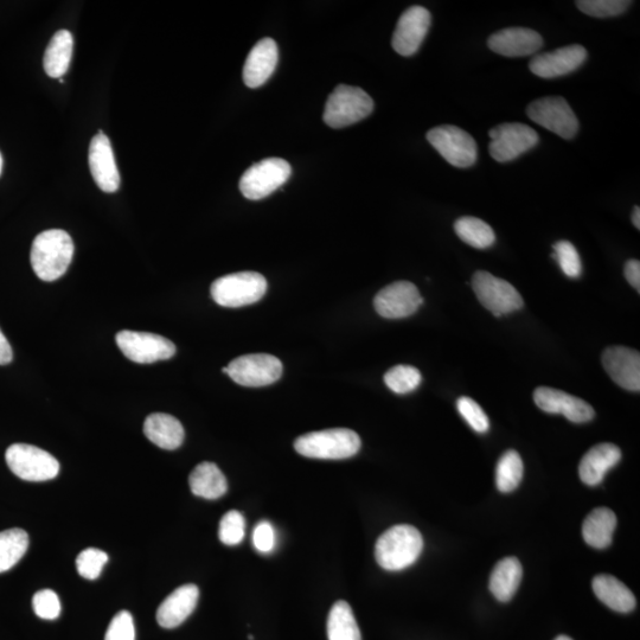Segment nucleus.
<instances>
[{"label":"nucleus","instance_id":"obj_4","mask_svg":"<svg viewBox=\"0 0 640 640\" xmlns=\"http://www.w3.org/2000/svg\"><path fill=\"white\" fill-rule=\"evenodd\" d=\"M266 291V278L256 272L224 275L214 281L210 290L216 304L232 309L258 303Z\"/></svg>","mask_w":640,"mask_h":640},{"label":"nucleus","instance_id":"obj_3","mask_svg":"<svg viewBox=\"0 0 640 640\" xmlns=\"http://www.w3.org/2000/svg\"><path fill=\"white\" fill-rule=\"evenodd\" d=\"M361 444L356 432L348 428H331L302 435L294 441V448L306 458L342 460L356 456Z\"/></svg>","mask_w":640,"mask_h":640},{"label":"nucleus","instance_id":"obj_33","mask_svg":"<svg viewBox=\"0 0 640 640\" xmlns=\"http://www.w3.org/2000/svg\"><path fill=\"white\" fill-rule=\"evenodd\" d=\"M523 460L515 450H509L503 454L496 467L497 489L504 494L518 488L523 478Z\"/></svg>","mask_w":640,"mask_h":640},{"label":"nucleus","instance_id":"obj_34","mask_svg":"<svg viewBox=\"0 0 640 640\" xmlns=\"http://www.w3.org/2000/svg\"><path fill=\"white\" fill-rule=\"evenodd\" d=\"M422 381L421 373L412 366H395L384 375V383L396 394L414 392Z\"/></svg>","mask_w":640,"mask_h":640},{"label":"nucleus","instance_id":"obj_15","mask_svg":"<svg viewBox=\"0 0 640 640\" xmlns=\"http://www.w3.org/2000/svg\"><path fill=\"white\" fill-rule=\"evenodd\" d=\"M432 23L431 12L415 5L403 12L393 35V48L401 56L418 53Z\"/></svg>","mask_w":640,"mask_h":640},{"label":"nucleus","instance_id":"obj_24","mask_svg":"<svg viewBox=\"0 0 640 640\" xmlns=\"http://www.w3.org/2000/svg\"><path fill=\"white\" fill-rule=\"evenodd\" d=\"M146 438L163 450L174 451L184 441V428L175 416L155 413L147 416L144 424Z\"/></svg>","mask_w":640,"mask_h":640},{"label":"nucleus","instance_id":"obj_43","mask_svg":"<svg viewBox=\"0 0 640 640\" xmlns=\"http://www.w3.org/2000/svg\"><path fill=\"white\" fill-rule=\"evenodd\" d=\"M624 275L629 284L636 288L637 292H640V262L635 259H631L626 262L624 267Z\"/></svg>","mask_w":640,"mask_h":640},{"label":"nucleus","instance_id":"obj_45","mask_svg":"<svg viewBox=\"0 0 640 640\" xmlns=\"http://www.w3.org/2000/svg\"><path fill=\"white\" fill-rule=\"evenodd\" d=\"M632 223H633V226H635L638 230L640 229V208L639 207L633 208Z\"/></svg>","mask_w":640,"mask_h":640},{"label":"nucleus","instance_id":"obj_28","mask_svg":"<svg viewBox=\"0 0 640 640\" xmlns=\"http://www.w3.org/2000/svg\"><path fill=\"white\" fill-rule=\"evenodd\" d=\"M74 38L68 30L57 31L44 54V70L50 78L61 79L66 75L73 59Z\"/></svg>","mask_w":640,"mask_h":640},{"label":"nucleus","instance_id":"obj_16","mask_svg":"<svg viewBox=\"0 0 640 640\" xmlns=\"http://www.w3.org/2000/svg\"><path fill=\"white\" fill-rule=\"evenodd\" d=\"M586 60L587 50L580 44H572L535 55L529 63V69L541 79H556L575 72Z\"/></svg>","mask_w":640,"mask_h":640},{"label":"nucleus","instance_id":"obj_42","mask_svg":"<svg viewBox=\"0 0 640 640\" xmlns=\"http://www.w3.org/2000/svg\"><path fill=\"white\" fill-rule=\"evenodd\" d=\"M277 544V535L270 522L262 521L258 523L253 531V546L259 553H271Z\"/></svg>","mask_w":640,"mask_h":640},{"label":"nucleus","instance_id":"obj_27","mask_svg":"<svg viewBox=\"0 0 640 640\" xmlns=\"http://www.w3.org/2000/svg\"><path fill=\"white\" fill-rule=\"evenodd\" d=\"M617 523V516L611 509H594L582 524V536L588 546L605 549L611 546Z\"/></svg>","mask_w":640,"mask_h":640},{"label":"nucleus","instance_id":"obj_29","mask_svg":"<svg viewBox=\"0 0 640 640\" xmlns=\"http://www.w3.org/2000/svg\"><path fill=\"white\" fill-rule=\"evenodd\" d=\"M523 576L521 562L516 558H505L499 561L491 573L490 591L494 597L507 603L514 598L518 587H520Z\"/></svg>","mask_w":640,"mask_h":640},{"label":"nucleus","instance_id":"obj_1","mask_svg":"<svg viewBox=\"0 0 640 640\" xmlns=\"http://www.w3.org/2000/svg\"><path fill=\"white\" fill-rule=\"evenodd\" d=\"M74 242L61 229L46 230L36 236L31 247V266L43 281H55L66 274L72 264Z\"/></svg>","mask_w":640,"mask_h":640},{"label":"nucleus","instance_id":"obj_12","mask_svg":"<svg viewBox=\"0 0 640 640\" xmlns=\"http://www.w3.org/2000/svg\"><path fill=\"white\" fill-rule=\"evenodd\" d=\"M115 341L128 360L140 364L170 360L176 354L174 343L150 332L120 331Z\"/></svg>","mask_w":640,"mask_h":640},{"label":"nucleus","instance_id":"obj_2","mask_svg":"<svg viewBox=\"0 0 640 640\" xmlns=\"http://www.w3.org/2000/svg\"><path fill=\"white\" fill-rule=\"evenodd\" d=\"M422 549L424 539L420 531L408 524H400L384 531L377 540L375 558L386 571H402L419 559Z\"/></svg>","mask_w":640,"mask_h":640},{"label":"nucleus","instance_id":"obj_44","mask_svg":"<svg viewBox=\"0 0 640 640\" xmlns=\"http://www.w3.org/2000/svg\"><path fill=\"white\" fill-rule=\"evenodd\" d=\"M12 358H14V352H12L8 339L0 330V366H6V364L11 363Z\"/></svg>","mask_w":640,"mask_h":640},{"label":"nucleus","instance_id":"obj_5","mask_svg":"<svg viewBox=\"0 0 640 640\" xmlns=\"http://www.w3.org/2000/svg\"><path fill=\"white\" fill-rule=\"evenodd\" d=\"M373 111L374 101L362 88L341 85L329 96L323 118L326 125L343 128L366 119Z\"/></svg>","mask_w":640,"mask_h":640},{"label":"nucleus","instance_id":"obj_7","mask_svg":"<svg viewBox=\"0 0 640 640\" xmlns=\"http://www.w3.org/2000/svg\"><path fill=\"white\" fill-rule=\"evenodd\" d=\"M427 140L447 163L456 168H470L477 162V143L463 128L444 125L427 133Z\"/></svg>","mask_w":640,"mask_h":640},{"label":"nucleus","instance_id":"obj_17","mask_svg":"<svg viewBox=\"0 0 640 640\" xmlns=\"http://www.w3.org/2000/svg\"><path fill=\"white\" fill-rule=\"evenodd\" d=\"M534 401L543 412L565 415L574 424H585V422L593 420L595 416L590 403L559 389L537 388L534 392Z\"/></svg>","mask_w":640,"mask_h":640},{"label":"nucleus","instance_id":"obj_14","mask_svg":"<svg viewBox=\"0 0 640 640\" xmlns=\"http://www.w3.org/2000/svg\"><path fill=\"white\" fill-rule=\"evenodd\" d=\"M424 303V298L414 284L409 281H395L376 294L374 307L377 313L387 319H402L414 315Z\"/></svg>","mask_w":640,"mask_h":640},{"label":"nucleus","instance_id":"obj_21","mask_svg":"<svg viewBox=\"0 0 640 640\" xmlns=\"http://www.w3.org/2000/svg\"><path fill=\"white\" fill-rule=\"evenodd\" d=\"M279 60L277 43L272 38H264L255 44L243 67V81L249 88L264 85L274 73Z\"/></svg>","mask_w":640,"mask_h":640},{"label":"nucleus","instance_id":"obj_36","mask_svg":"<svg viewBox=\"0 0 640 640\" xmlns=\"http://www.w3.org/2000/svg\"><path fill=\"white\" fill-rule=\"evenodd\" d=\"M575 4L588 16L608 18L622 15L632 3L626 0H580Z\"/></svg>","mask_w":640,"mask_h":640},{"label":"nucleus","instance_id":"obj_30","mask_svg":"<svg viewBox=\"0 0 640 640\" xmlns=\"http://www.w3.org/2000/svg\"><path fill=\"white\" fill-rule=\"evenodd\" d=\"M329 640H362L354 612L347 601L339 600L332 606L328 618Z\"/></svg>","mask_w":640,"mask_h":640},{"label":"nucleus","instance_id":"obj_10","mask_svg":"<svg viewBox=\"0 0 640 640\" xmlns=\"http://www.w3.org/2000/svg\"><path fill=\"white\" fill-rule=\"evenodd\" d=\"M222 371L240 386L266 387L283 375V363L272 355L252 354L235 358Z\"/></svg>","mask_w":640,"mask_h":640},{"label":"nucleus","instance_id":"obj_19","mask_svg":"<svg viewBox=\"0 0 640 640\" xmlns=\"http://www.w3.org/2000/svg\"><path fill=\"white\" fill-rule=\"evenodd\" d=\"M604 369L611 379L630 392L640 390V354L626 347H610L603 352Z\"/></svg>","mask_w":640,"mask_h":640},{"label":"nucleus","instance_id":"obj_38","mask_svg":"<svg viewBox=\"0 0 640 640\" xmlns=\"http://www.w3.org/2000/svg\"><path fill=\"white\" fill-rule=\"evenodd\" d=\"M553 248V258L558 260L562 272L569 278H579L582 272L581 259L573 243L559 241L555 243Z\"/></svg>","mask_w":640,"mask_h":640},{"label":"nucleus","instance_id":"obj_11","mask_svg":"<svg viewBox=\"0 0 640 640\" xmlns=\"http://www.w3.org/2000/svg\"><path fill=\"white\" fill-rule=\"evenodd\" d=\"M528 117L537 125L569 140L579 131V120L572 107L560 96L537 99L527 108Z\"/></svg>","mask_w":640,"mask_h":640},{"label":"nucleus","instance_id":"obj_26","mask_svg":"<svg viewBox=\"0 0 640 640\" xmlns=\"http://www.w3.org/2000/svg\"><path fill=\"white\" fill-rule=\"evenodd\" d=\"M192 494L204 499H219L226 495L228 483L222 471L214 463L204 462L192 470L189 477Z\"/></svg>","mask_w":640,"mask_h":640},{"label":"nucleus","instance_id":"obj_35","mask_svg":"<svg viewBox=\"0 0 640 640\" xmlns=\"http://www.w3.org/2000/svg\"><path fill=\"white\" fill-rule=\"evenodd\" d=\"M246 521L241 512L230 510L222 517L219 528L220 541L226 546H238L245 539Z\"/></svg>","mask_w":640,"mask_h":640},{"label":"nucleus","instance_id":"obj_25","mask_svg":"<svg viewBox=\"0 0 640 640\" xmlns=\"http://www.w3.org/2000/svg\"><path fill=\"white\" fill-rule=\"evenodd\" d=\"M592 587L601 603L610 607L611 610L619 613H629L635 610L637 605L635 594L614 576L597 575L593 579Z\"/></svg>","mask_w":640,"mask_h":640},{"label":"nucleus","instance_id":"obj_8","mask_svg":"<svg viewBox=\"0 0 640 640\" xmlns=\"http://www.w3.org/2000/svg\"><path fill=\"white\" fill-rule=\"evenodd\" d=\"M291 165L281 158H267L242 175L240 190L248 200L258 201L270 196L291 177Z\"/></svg>","mask_w":640,"mask_h":640},{"label":"nucleus","instance_id":"obj_39","mask_svg":"<svg viewBox=\"0 0 640 640\" xmlns=\"http://www.w3.org/2000/svg\"><path fill=\"white\" fill-rule=\"evenodd\" d=\"M457 408L460 415L467 421L473 430L478 433H486L490 428L488 415L475 400L463 396L457 401Z\"/></svg>","mask_w":640,"mask_h":640},{"label":"nucleus","instance_id":"obj_18","mask_svg":"<svg viewBox=\"0 0 640 640\" xmlns=\"http://www.w3.org/2000/svg\"><path fill=\"white\" fill-rule=\"evenodd\" d=\"M89 169L99 189L113 194L120 187V175L110 139L104 132L93 137L89 145Z\"/></svg>","mask_w":640,"mask_h":640},{"label":"nucleus","instance_id":"obj_32","mask_svg":"<svg viewBox=\"0 0 640 640\" xmlns=\"http://www.w3.org/2000/svg\"><path fill=\"white\" fill-rule=\"evenodd\" d=\"M459 239L477 249H486L494 245L496 235L488 223L477 217L464 216L454 223Z\"/></svg>","mask_w":640,"mask_h":640},{"label":"nucleus","instance_id":"obj_9","mask_svg":"<svg viewBox=\"0 0 640 640\" xmlns=\"http://www.w3.org/2000/svg\"><path fill=\"white\" fill-rule=\"evenodd\" d=\"M472 288L480 304L496 317L509 315L524 305L521 294L514 286L489 272L478 271L473 274Z\"/></svg>","mask_w":640,"mask_h":640},{"label":"nucleus","instance_id":"obj_23","mask_svg":"<svg viewBox=\"0 0 640 640\" xmlns=\"http://www.w3.org/2000/svg\"><path fill=\"white\" fill-rule=\"evenodd\" d=\"M622 459L617 445L603 443L588 451L579 465V476L586 485L595 486L603 482L606 473Z\"/></svg>","mask_w":640,"mask_h":640},{"label":"nucleus","instance_id":"obj_37","mask_svg":"<svg viewBox=\"0 0 640 640\" xmlns=\"http://www.w3.org/2000/svg\"><path fill=\"white\" fill-rule=\"evenodd\" d=\"M108 560L110 558L104 550L87 548L76 559V568L83 578L95 580L99 578Z\"/></svg>","mask_w":640,"mask_h":640},{"label":"nucleus","instance_id":"obj_20","mask_svg":"<svg viewBox=\"0 0 640 640\" xmlns=\"http://www.w3.org/2000/svg\"><path fill=\"white\" fill-rule=\"evenodd\" d=\"M489 48L494 53L507 57L534 55L543 47V38L535 30L508 28L489 37Z\"/></svg>","mask_w":640,"mask_h":640},{"label":"nucleus","instance_id":"obj_41","mask_svg":"<svg viewBox=\"0 0 640 640\" xmlns=\"http://www.w3.org/2000/svg\"><path fill=\"white\" fill-rule=\"evenodd\" d=\"M105 640H136V626L130 612L121 611L112 619Z\"/></svg>","mask_w":640,"mask_h":640},{"label":"nucleus","instance_id":"obj_13","mask_svg":"<svg viewBox=\"0 0 640 640\" xmlns=\"http://www.w3.org/2000/svg\"><path fill=\"white\" fill-rule=\"evenodd\" d=\"M489 151L498 163H508L534 149L539 144V134L528 125L507 123L492 128L489 132Z\"/></svg>","mask_w":640,"mask_h":640},{"label":"nucleus","instance_id":"obj_40","mask_svg":"<svg viewBox=\"0 0 640 640\" xmlns=\"http://www.w3.org/2000/svg\"><path fill=\"white\" fill-rule=\"evenodd\" d=\"M32 606L36 616L44 620L59 618L62 610L59 595L51 590L37 592L32 598Z\"/></svg>","mask_w":640,"mask_h":640},{"label":"nucleus","instance_id":"obj_6","mask_svg":"<svg viewBox=\"0 0 640 640\" xmlns=\"http://www.w3.org/2000/svg\"><path fill=\"white\" fill-rule=\"evenodd\" d=\"M12 473L27 482H46L59 475L60 463L47 451L28 444H14L5 453Z\"/></svg>","mask_w":640,"mask_h":640},{"label":"nucleus","instance_id":"obj_47","mask_svg":"<svg viewBox=\"0 0 640 640\" xmlns=\"http://www.w3.org/2000/svg\"><path fill=\"white\" fill-rule=\"evenodd\" d=\"M555 640H573L572 638H569L567 636H559L558 638H556Z\"/></svg>","mask_w":640,"mask_h":640},{"label":"nucleus","instance_id":"obj_31","mask_svg":"<svg viewBox=\"0 0 640 640\" xmlns=\"http://www.w3.org/2000/svg\"><path fill=\"white\" fill-rule=\"evenodd\" d=\"M29 548V535L23 529H8L0 533V573L8 572L23 558Z\"/></svg>","mask_w":640,"mask_h":640},{"label":"nucleus","instance_id":"obj_22","mask_svg":"<svg viewBox=\"0 0 640 640\" xmlns=\"http://www.w3.org/2000/svg\"><path fill=\"white\" fill-rule=\"evenodd\" d=\"M200 598V590L196 585H183L172 592L160 604L157 611V622L164 629H175L187 620L195 611Z\"/></svg>","mask_w":640,"mask_h":640},{"label":"nucleus","instance_id":"obj_46","mask_svg":"<svg viewBox=\"0 0 640 640\" xmlns=\"http://www.w3.org/2000/svg\"><path fill=\"white\" fill-rule=\"evenodd\" d=\"M2 171H3V156H2V153H0V175H2Z\"/></svg>","mask_w":640,"mask_h":640}]
</instances>
